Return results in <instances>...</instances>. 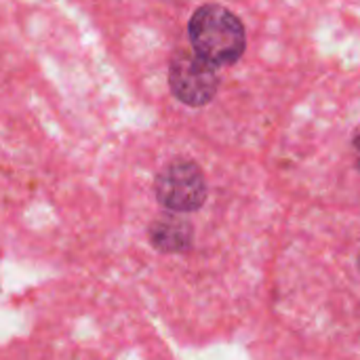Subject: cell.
Returning a JSON list of instances; mask_svg holds the SVG:
<instances>
[{
    "label": "cell",
    "instance_id": "1",
    "mask_svg": "<svg viewBox=\"0 0 360 360\" xmlns=\"http://www.w3.org/2000/svg\"><path fill=\"white\" fill-rule=\"evenodd\" d=\"M188 34L194 53L211 65H232L247 49L243 21L221 4L196 8L188 23Z\"/></svg>",
    "mask_w": 360,
    "mask_h": 360
},
{
    "label": "cell",
    "instance_id": "2",
    "mask_svg": "<svg viewBox=\"0 0 360 360\" xmlns=\"http://www.w3.org/2000/svg\"><path fill=\"white\" fill-rule=\"evenodd\" d=\"M154 194L171 213H194L207 200V179L196 162L179 158L158 173Z\"/></svg>",
    "mask_w": 360,
    "mask_h": 360
},
{
    "label": "cell",
    "instance_id": "3",
    "mask_svg": "<svg viewBox=\"0 0 360 360\" xmlns=\"http://www.w3.org/2000/svg\"><path fill=\"white\" fill-rule=\"evenodd\" d=\"M169 86L181 103L202 108L217 95L219 78L215 65L194 51H177L169 63Z\"/></svg>",
    "mask_w": 360,
    "mask_h": 360
},
{
    "label": "cell",
    "instance_id": "4",
    "mask_svg": "<svg viewBox=\"0 0 360 360\" xmlns=\"http://www.w3.org/2000/svg\"><path fill=\"white\" fill-rule=\"evenodd\" d=\"M194 240L190 221L177 215H162L150 226V243L160 253H184Z\"/></svg>",
    "mask_w": 360,
    "mask_h": 360
},
{
    "label": "cell",
    "instance_id": "5",
    "mask_svg": "<svg viewBox=\"0 0 360 360\" xmlns=\"http://www.w3.org/2000/svg\"><path fill=\"white\" fill-rule=\"evenodd\" d=\"M352 148H354V158H356V167L360 169V129L354 133V139H352Z\"/></svg>",
    "mask_w": 360,
    "mask_h": 360
}]
</instances>
